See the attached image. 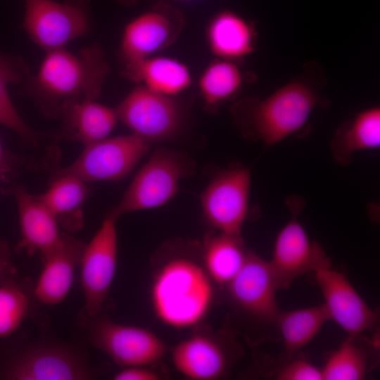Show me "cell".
<instances>
[{"label":"cell","mask_w":380,"mask_h":380,"mask_svg":"<svg viewBox=\"0 0 380 380\" xmlns=\"http://www.w3.org/2000/svg\"><path fill=\"white\" fill-rule=\"evenodd\" d=\"M327 85L322 65L308 62L300 74L269 96L244 99L232 110L243 134L271 146L300 132L317 108L329 106L322 94Z\"/></svg>","instance_id":"cell-1"},{"label":"cell","mask_w":380,"mask_h":380,"mask_svg":"<svg viewBox=\"0 0 380 380\" xmlns=\"http://www.w3.org/2000/svg\"><path fill=\"white\" fill-rule=\"evenodd\" d=\"M213 281L203 265L184 256L165 262L151 284V303L156 317L169 327L184 329L199 323L213 299Z\"/></svg>","instance_id":"cell-2"},{"label":"cell","mask_w":380,"mask_h":380,"mask_svg":"<svg viewBox=\"0 0 380 380\" xmlns=\"http://www.w3.org/2000/svg\"><path fill=\"white\" fill-rule=\"evenodd\" d=\"M108 72L104 53L97 44L75 53L62 48L46 51L31 86L42 101L58 111L70 101H95Z\"/></svg>","instance_id":"cell-3"},{"label":"cell","mask_w":380,"mask_h":380,"mask_svg":"<svg viewBox=\"0 0 380 380\" xmlns=\"http://www.w3.org/2000/svg\"><path fill=\"white\" fill-rule=\"evenodd\" d=\"M225 287L234 308L253 326L255 341L279 340L281 310L268 261L250 251L241 270Z\"/></svg>","instance_id":"cell-4"},{"label":"cell","mask_w":380,"mask_h":380,"mask_svg":"<svg viewBox=\"0 0 380 380\" xmlns=\"http://www.w3.org/2000/svg\"><path fill=\"white\" fill-rule=\"evenodd\" d=\"M96 376L81 349L56 341L31 343L0 366V379L6 380H89Z\"/></svg>","instance_id":"cell-5"},{"label":"cell","mask_w":380,"mask_h":380,"mask_svg":"<svg viewBox=\"0 0 380 380\" xmlns=\"http://www.w3.org/2000/svg\"><path fill=\"white\" fill-rule=\"evenodd\" d=\"M291 218L275 240L270 270L277 290L289 289L299 277L331 267L330 258L316 241H311L298 217L304 202L299 197L287 200Z\"/></svg>","instance_id":"cell-6"},{"label":"cell","mask_w":380,"mask_h":380,"mask_svg":"<svg viewBox=\"0 0 380 380\" xmlns=\"http://www.w3.org/2000/svg\"><path fill=\"white\" fill-rule=\"evenodd\" d=\"M90 0H25L23 27L46 52L64 48L89 30Z\"/></svg>","instance_id":"cell-7"},{"label":"cell","mask_w":380,"mask_h":380,"mask_svg":"<svg viewBox=\"0 0 380 380\" xmlns=\"http://www.w3.org/2000/svg\"><path fill=\"white\" fill-rule=\"evenodd\" d=\"M188 173V163L179 154L165 149L154 152L111 213L118 218L126 213L163 205L177 194L180 180Z\"/></svg>","instance_id":"cell-8"},{"label":"cell","mask_w":380,"mask_h":380,"mask_svg":"<svg viewBox=\"0 0 380 380\" xmlns=\"http://www.w3.org/2000/svg\"><path fill=\"white\" fill-rule=\"evenodd\" d=\"M150 144L133 133L105 138L86 146L78 158L56 175H70L86 183L121 179L148 153Z\"/></svg>","instance_id":"cell-9"},{"label":"cell","mask_w":380,"mask_h":380,"mask_svg":"<svg viewBox=\"0 0 380 380\" xmlns=\"http://www.w3.org/2000/svg\"><path fill=\"white\" fill-rule=\"evenodd\" d=\"M84 321L92 345L120 367L147 366L165 355V343L146 329L116 323L101 314Z\"/></svg>","instance_id":"cell-10"},{"label":"cell","mask_w":380,"mask_h":380,"mask_svg":"<svg viewBox=\"0 0 380 380\" xmlns=\"http://www.w3.org/2000/svg\"><path fill=\"white\" fill-rule=\"evenodd\" d=\"M117 217L110 213L84 246L80 266L84 298L83 317L101 314L115 277L118 257Z\"/></svg>","instance_id":"cell-11"},{"label":"cell","mask_w":380,"mask_h":380,"mask_svg":"<svg viewBox=\"0 0 380 380\" xmlns=\"http://www.w3.org/2000/svg\"><path fill=\"white\" fill-rule=\"evenodd\" d=\"M118 120L132 133L149 142L172 137L182 120L179 106L172 96L139 84L115 108Z\"/></svg>","instance_id":"cell-12"},{"label":"cell","mask_w":380,"mask_h":380,"mask_svg":"<svg viewBox=\"0 0 380 380\" xmlns=\"http://www.w3.org/2000/svg\"><path fill=\"white\" fill-rule=\"evenodd\" d=\"M184 23L183 12L163 1L130 21L124 29L121 42L125 68L171 45L178 38Z\"/></svg>","instance_id":"cell-13"},{"label":"cell","mask_w":380,"mask_h":380,"mask_svg":"<svg viewBox=\"0 0 380 380\" xmlns=\"http://www.w3.org/2000/svg\"><path fill=\"white\" fill-rule=\"evenodd\" d=\"M251 173L241 167L225 170L211 179L201 196L205 218L220 232L241 234L246 220Z\"/></svg>","instance_id":"cell-14"},{"label":"cell","mask_w":380,"mask_h":380,"mask_svg":"<svg viewBox=\"0 0 380 380\" xmlns=\"http://www.w3.org/2000/svg\"><path fill=\"white\" fill-rule=\"evenodd\" d=\"M315 275L330 319L348 336L361 335L377 326L379 313L368 306L343 273L331 267L317 270Z\"/></svg>","instance_id":"cell-15"},{"label":"cell","mask_w":380,"mask_h":380,"mask_svg":"<svg viewBox=\"0 0 380 380\" xmlns=\"http://www.w3.org/2000/svg\"><path fill=\"white\" fill-rule=\"evenodd\" d=\"M84 246L78 239L62 233L58 243L40 255L42 269L32 286L37 302L44 305H55L66 298Z\"/></svg>","instance_id":"cell-16"},{"label":"cell","mask_w":380,"mask_h":380,"mask_svg":"<svg viewBox=\"0 0 380 380\" xmlns=\"http://www.w3.org/2000/svg\"><path fill=\"white\" fill-rule=\"evenodd\" d=\"M216 338L194 334L179 342L172 351L175 369L194 380H214L225 376L233 360L232 351Z\"/></svg>","instance_id":"cell-17"},{"label":"cell","mask_w":380,"mask_h":380,"mask_svg":"<svg viewBox=\"0 0 380 380\" xmlns=\"http://www.w3.org/2000/svg\"><path fill=\"white\" fill-rule=\"evenodd\" d=\"M21 239L18 248L28 255H39L52 248L59 241L62 232L58 222L42 199L18 187L15 190Z\"/></svg>","instance_id":"cell-18"},{"label":"cell","mask_w":380,"mask_h":380,"mask_svg":"<svg viewBox=\"0 0 380 380\" xmlns=\"http://www.w3.org/2000/svg\"><path fill=\"white\" fill-rule=\"evenodd\" d=\"M58 113L63 116L61 137L79 141L84 146L108 137L118 121L115 108L94 100L65 103Z\"/></svg>","instance_id":"cell-19"},{"label":"cell","mask_w":380,"mask_h":380,"mask_svg":"<svg viewBox=\"0 0 380 380\" xmlns=\"http://www.w3.org/2000/svg\"><path fill=\"white\" fill-rule=\"evenodd\" d=\"M257 32L254 24L231 10L217 13L207 29L211 52L218 58L236 62L255 48Z\"/></svg>","instance_id":"cell-20"},{"label":"cell","mask_w":380,"mask_h":380,"mask_svg":"<svg viewBox=\"0 0 380 380\" xmlns=\"http://www.w3.org/2000/svg\"><path fill=\"white\" fill-rule=\"evenodd\" d=\"M380 146V108L374 106L356 114L336 130L331 142L336 160L346 165L358 151L377 148Z\"/></svg>","instance_id":"cell-21"},{"label":"cell","mask_w":380,"mask_h":380,"mask_svg":"<svg viewBox=\"0 0 380 380\" xmlns=\"http://www.w3.org/2000/svg\"><path fill=\"white\" fill-rule=\"evenodd\" d=\"M250 251L241 234L208 235L203 243V263L212 281L226 286L239 273Z\"/></svg>","instance_id":"cell-22"},{"label":"cell","mask_w":380,"mask_h":380,"mask_svg":"<svg viewBox=\"0 0 380 380\" xmlns=\"http://www.w3.org/2000/svg\"><path fill=\"white\" fill-rule=\"evenodd\" d=\"M123 75L149 89L173 96L191 84L189 68L180 61L168 57L147 58L128 68Z\"/></svg>","instance_id":"cell-23"},{"label":"cell","mask_w":380,"mask_h":380,"mask_svg":"<svg viewBox=\"0 0 380 380\" xmlns=\"http://www.w3.org/2000/svg\"><path fill=\"white\" fill-rule=\"evenodd\" d=\"M87 183L70 175H56L49 188L40 196L56 217L59 226L68 232L84 224L82 207L89 194Z\"/></svg>","instance_id":"cell-24"},{"label":"cell","mask_w":380,"mask_h":380,"mask_svg":"<svg viewBox=\"0 0 380 380\" xmlns=\"http://www.w3.org/2000/svg\"><path fill=\"white\" fill-rule=\"evenodd\" d=\"M331 320L324 304L280 312L277 327L286 357H291L312 341Z\"/></svg>","instance_id":"cell-25"},{"label":"cell","mask_w":380,"mask_h":380,"mask_svg":"<svg viewBox=\"0 0 380 380\" xmlns=\"http://www.w3.org/2000/svg\"><path fill=\"white\" fill-rule=\"evenodd\" d=\"M236 62L217 58L202 73L198 85L208 106H217L234 96L246 82Z\"/></svg>","instance_id":"cell-26"},{"label":"cell","mask_w":380,"mask_h":380,"mask_svg":"<svg viewBox=\"0 0 380 380\" xmlns=\"http://www.w3.org/2000/svg\"><path fill=\"white\" fill-rule=\"evenodd\" d=\"M369 360L357 336H348L321 368L323 380L364 379L372 367Z\"/></svg>","instance_id":"cell-27"},{"label":"cell","mask_w":380,"mask_h":380,"mask_svg":"<svg viewBox=\"0 0 380 380\" xmlns=\"http://www.w3.org/2000/svg\"><path fill=\"white\" fill-rule=\"evenodd\" d=\"M34 301L32 287L10 277L0 281V338L10 336L20 327Z\"/></svg>","instance_id":"cell-28"},{"label":"cell","mask_w":380,"mask_h":380,"mask_svg":"<svg viewBox=\"0 0 380 380\" xmlns=\"http://www.w3.org/2000/svg\"><path fill=\"white\" fill-rule=\"evenodd\" d=\"M25 72V68L18 60L0 54V124L11 129L22 138L33 141L37 138L36 133L18 113L8 92V84L19 82Z\"/></svg>","instance_id":"cell-29"},{"label":"cell","mask_w":380,"mask_h":380,"mask_svg":"<svg viewBox=\"0 0 380 380\" xmlns=\"http://www.w3.org/2000/svg\"><path fill=\"white\" fill-rule=\"evenodd\" d=\"M293 356L286 357V361L275 370L273 375L275 379L323 380L320 368L304 358Z\"/></svg>","instance_id":"cell-30"},{"label":"cell","mask_w":380,"mask_h":380,"mask_svg":"<svg viewBox=\"0 0 380 380\" xmlns=\"http://www.w3.org/2000/svg\"><path fill=\"white\" fill-rule=\"evenodd\" d=\"M146 366H132L123 367L113 376L115 380H158L159 374Z\"/></svg>","instance_id":"cell-31"},{"label":"cell","mask_w":380,"mask_h":380,"mask_svg":"<svg viewBox=\"0 0 380 380\" xmlns=\"http://www.w3.org/2000/svg\"><path fill=\"white\" fill-rule=\"evenodd\" d=\"M10 257L8 249L0 245V281L8 277L11 272Z\"/></svg>","instance_id":"cell-32"},{"label":"cell","mask_w":380,"mask_h":380,"mask_svg":"<svg viewBox=\"0 0 380 380\" xmlns=\"http://www.w3.org/2000/svg\"><path fill=\"white\" fill-rule=\"evenodd\" d=\"M121 4L126 5V6H132L134 4L137 0H118Z\"/></svg>","instance_id":"cell-33"},{"label":"cell","mask_w":380,"mask_h":380,"mask_svg":"<svg viewBox=\"0 0 380 380\" xmlns=\"http://www.w3.org/2000/svg\"><path fill=\"white\" fill-rule=\"evenodd\" d=\"M4 154H3V150H2V148H1V143H0V165H4Z\"/></svg>","instance_id":"cell-34"},{"label":"cell","mask_w":380,"mask_h":380,"mask_svg":"<svg viewBox=\"0 0 380 380\" xmlns=\"http://www.w3.org/2000/svg\"><path fill=\"white\" fill-rule=\"evenodd\" d=\"M4 165H0V178L1 177L2 173L4 172Z\"/></svg>","instance_id":"cell-35"}]
</instances>
